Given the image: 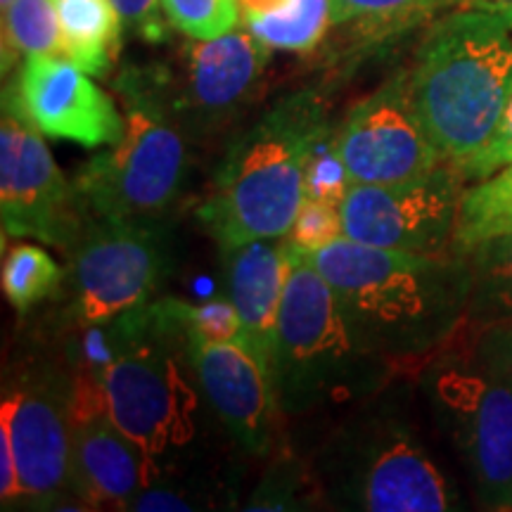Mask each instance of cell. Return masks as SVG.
Segmentation results:
<instances>
[{
    "mask_svg": "<svg viewBox=\"0 0 512 512\" xmlns=\"http://www.w3.org/2000/svg\"><path fill=\"white\" fill-rule=\"evenodd\" d=\"M3 105L15 110L43 136L81 147L112 145L124 131L114 100L93 76L60 55L27 57L17 81L5 86Z\"/></svg>",
    "mask_w": 512,
    "mask_h": 512,
    "instance_id": "cell-15",
    "label": "cell"
},
{
    "mask_svg": "<svg viewBox=\"0 0 512 512\" xmlns=\"http://www.w3.org/2000/svg\"><path fill=\"white\" fill-rule=\"evenodd\" d=\"M157 304L183 337L207 339V342H238L242 339V318L230 299H211L204 304L162 299Z\"/></svg>",
    "mask_w": 512,
    "mask_h": 512,
    "instance_id": "cell-26",
    "label": "cell"
},
{
    "mask_svg": "<svg viewBox=\"0 0 512 512\" xmlns=\"http://www.w3.org/2000/svg\"><path fill=\"white\" fill-rule=\"evenodd\" d=\"M316 494L323 496L316 475L309 477L302 465L287 460L266 472L245 510H309Z\"/></svg>",
    "mask_w": 512,
    "mask_h": 512,
    "instance_id": "cell-27",
    "label": "cell"
},
{
    "mask_svg": "<svg viewBox=\"0 0 512 512\" xmlns=\"http://www.w3.org/2000/svg\"><path fill=\"white\" fill-rule=\"evenodd\" d=\"M74 494L72 396L50 382L5 392L0 406V501L3 510L60 508Z\"/></svg>",
    "mask_w": 512,
    "mask_h": 512,
    "instance_id": "cell-11",
    "label": "cell"
},
{
    "mask_svg": "<svg viewBox=\"0 0 512 512\" xmlns=\"http://www.w3.org/2000/svg\"><path fill=\"white\" fill-rule=\"evenodd\" d=\"M34 55H62L60 0H12L3 8V74Z\"/></svg>",
    "mask_w": 512,
    "mask_h": 512,
    "instance_id": "cell-23",
    "label": "cell"
},
{
    "mask_svg": "<svg viewBox=\"0 0 512 512\" xmlns=\"http://www.w3.org/2000/svg\"><path fill=\"white\" fill-rule=\"evenodd\" d=\"M64 283V271L46 249L19 242L5 249L3 292L17 313H27L53 297Z\"/></svg>",
    "mask_w": 512,
    "mask_h": 512,
    "instance_id": "cell-24",
    "label": "cell"
},
{
    "mask_svg": "<svg viewBox=\"0 0 512 512\" xmlns=\"http://www.w3.org/2000/svg\"><path fill=\"white\" fill-rule=\"evenodd\" d=\"M242 27L271 50L309 53L330 29V0H240Z\"/></svg>",
    "mask_w": 512,
    "mask_h": 512,
    "instance_id": "cell-20",
    "label": "cell"
},
{
    "mask_svg": "<svg viewBox=\"0 0 512 512\" xmlns=\"http://www.w3.org/2000/svg\"><path fill=\"white\" fill-rule=\"evenodd\" d=\"M508 233H512V164L484 181L467 185L451 252L463 256L479 242Z\"/></svg>",
    "mask_w": 512,
    "mask_h": 512,
    "instance_id": "cell-22",
    "label": "cell"
},
{
    "mask_svg": "<svg viewBox=\"0 0 512 512\" xmlns=\"http://www.w3.org/2000/svg\"><path fill=\"white\" fill-rule=\"evenodd\" d=\"M351 328L394 368L425 366L467 323L470 271L458 254H415L339 238L302 252Z\"/></svg>",
    "mask_w": 512,
    "mask_h": 512,
    "instance_id": "cell-1",
    "label": "cell"
},
{
    "mask_svg": "<svg viewBox=\"0 0 512 512\" xmlns=\"http://www.w3.org/2000/svg\"><path fill=\"white\" fill-rule=\"evenodd\" d=\"M323 498L339 510L448 512L460 491L408 422L368 411L332 434L313 472Z\"/></svg>",
    "mask_w": 512,
    "mask_h": 512,
    "instance_id": "cell-5",
    "label": "cell"
},
{
    "mask_svg": "<svg viewBox=\"0 0 512 512\" xmlns=\"http://www.w3.org/2000/svg\"><path fill=\"white\" fill-rule=\"evenodd\" d=\"M467 181L451 162L430 174L384 185H349L339 204L344 238L415 254H453Z\"/></svg>",
    "mask_w": 512,
    "mask_h": 512,
    "instance_id": "cell-12",
    "label": "cell"
},
{
    "mask_svg": "<svg viewBox=\"0 0 512 512\" xmlns=\"http://www.w3.org/2000/svg\"><path fill=\"white\" fill-rule=\"evenodd\" d=\"M408 91L444 162L472 155L512 98V10L434 17L408 69Z\"/></svg>",
    "mask_w": 512,
    "mask_h": 512,
    "instance_id": "cell-3",
    "label": "cell"
},
{
    "mask_svg": "<svg viewBox=\"0 0 512 512\" xmlns=\"http://www.w3.org/2000/svg\"><path fill=\"white\" fill-rule=\"evenodd\" d=\"M335 136V133H332ZM332 136L323 140L316 152H313L309 169H306V197H316L332 204H342L349 190V176L339 159Z\"/></svg>",
    "mask_w": 512,
    "mask_h": 512,
    "instance_id": "cell-31",
    "label": "cell"
},
{
    "mask_svg": "<svg viewBox=\"0 0 512 512\" xmlns=\"http://www.w3.org/2000/svg\"><path fill=\"white\" fill-rule=\"evenodd\" d=\"M67 320L79 328L117 323L147 309L169 271L164 226L91 221L72 252Z\"/></svg>",
    "mask_w": 512,
    "mask_h": 512,
    "instance_id": "cell-10",
    "label": "cell"
},
{
    "mask_svg": "<svg viewBox=\"0 0 512 512\" xmlns=\"http://www.w3.org/2000/svg\"><path fill=\"white\" fill-rule=\"evenodd\" d=\"M117 323L133 335L110 356L98 382L110 418L159 470V460L195 439L200 396L159 339L166 323L155 304Z\"/></svg>",
    "mask_w": 512,
    "mask_h": 512,
    "instance_id": "cell-9",
    "label": "cell"
},
{
    "mask_svg": "<svg viewBox=\"0 0 512 512\" xmlns=\"http://www.w3.org/2000/svg\"><path fill=\"white\" fill-rule=\"evenodd\" d=\"M332 143L351 185L408 181L444 164L413 107L408 72L394 74L351 107Z\"/></svg>",
    "mask_w": 512,
    "mask_h": 512,
    "instance_id": "cell-14",
    "label": "cell"
},
{
    "mask_svg": "<svg viewBox=\"0 0 512 512\" xmlns=\"http://www.w3.org/2000/svg\"><path fill=\"white\" fill-rule=\"evenodd\" d=\"M72 472L79 501L121 510L159 477L143 448L110 418L100 382L76 384L72 392Z\"/></svg>",
    "mask_w": 512,
    "mask_h": 512,
    "instance_id": "cell-17",
    "label": "cell"
},
{
    "mask_svg": "<svg viewBox=\"0 0 512 512\" xmlns=\"http://www.w3.org/2000/svg\"><path fill=\"white\" fill-rule=\"evenodd\" d=\"M427 5L430 0H330V17L335 27L356 24L375 38H392L432 22Z\"/></svg>",
    "mask_w": 512,
    "mask_h": 512,
    "instance_id": "cell-25",
    "label": "cell"
},
{
    "mask_svg": "<svg viewBox=\"0 0 512 512\" xmlns=\"http://www.w3.org/2000/svg\"><path fill=\"white\" fill-rule=\"evenodd\" d=\"M512 164V98L489 133V138L477 147L463 162L453 164L467 183H479L484 178L498 174L505 166Z\"/></svg>",
    "mask_w": 512,
    "mask_h": 512,
    "instance_id": "cell-30",
    "label": "cell"
},
{
    "mask_svg": "<svg viewBox=\"0 0 512 512\" xmlns=\"http://www.w3.org/2000/svg\"><path fill=\"white\" fill-rule=\"evenodd\" d=\"M91 216L50 155L43 133L3 105L0 121V226L3 238H34L69 254Z\"/></svg>",
    "mask_w": 512,
    "mask_h": 512,
    "instance_id": "cell-13",
    "label": "cell"
},
{
    "mask_svg": "<svg viewBox=\"0 0 512 512\" xmlns=\"http://www.w3.org/2000/svg\"><path fill=\"white\" fill-rule=\"evenodd\" d=\"M430 19L451 10H512V0H430Z\"/></svg>",
    "mask_w": 512,
    "mask_h": 512,
    "instance_id": "cell-34",
    "label": "cell"
},
{
    "mask_svg": "<svg viewBox=\"0 0 512 512\" xmlns=\"http://www.w3.org/2000/svg\"><path fill=\"white\" fill-rule=\"evenodd\" d=\"M171 27L188 38H219L240 24V0H162Z\"/></svg>",
    "mask_w": 512,
    "mask_h": 512,
    "instance_id": "cell-28",
    "label": "cell"
},
{
    "mask_svg": "<svg viewBox=\"0 0 512 512\" xmlns=\"http://www.w3.org/2000/svg\"><path fill=\"white\" fill-rule=\"evenodd\" d=\"M470 271L465 330L512 323V233L479 242L463 254Z\"/></svg>",
    "mask_w": 512,
    "mask_h": 512,
    "instance_id": "cell-21",
    "label": "cell"
},
{
    "mask_svg": "<svg viewBox=\"0 0 512 512\" xmlns=\"http://www.w3.org/2000/svg\"><path fill=\"white\" fill-rule=\"evenodd\" d=\"M271 48L252 31L188 38L166 60L131 67L114 81L119 95H140L176 121L185 136L216 133L256 98Z\"/></svg>",
    "mask_w": 512,
    "mask_h": 512,
    "instance_id": "cell-7",
    "label": "cell"
},
{
    "mask_svg": "<svg viewBox=\"0 0 512 512\" xmlns=\"http://www.w3.org/2000/svg\"><path fill=\"white\" fill-rule=\"evenodd\" d=\"M62 55L91 76L112 72L124 24L112 0H60Z\"/></svg>",
    "mask_w": 512,
    "mask_h": 512,
    "instance_id": "cell-19",
    "label": "cell"
},
{
    "mask_svg": "<svg viewBox=\"0 0 512 512\" xmlns=\"http://www.w3.org/2000/svg\"><path fill=\"white\" fill-rule=\"evenodd\" d=\"M339 238H344L339 204L316 200V197H304L302 209H299L290 235H287L290 245L299 249V252L309 254L320 247L332 245Z\"/></svg>",
    "mask_w": 512,
    "mask_h": 512,
    "instance_id": "cell-29",
    "label": "cell"
},
{
    "mask_svg": "<svg viewBox=\"0 0 512 512\" xmlns=\"http://www.w3.org/2000/svg\"><path fill=\"white\" fill-rule=\"evenodd\" d=\"M420 389L434 422L486 510H512V380L475 349H441L422 366Z\"/></svg>",
    "mask_w": 512,
    "mask_h": 512,
    "instance_id": "cell-6",
    "label": "cell"
},
{
    "mask_svg": "<svg viewBox=\"0 0 512 512\" xmlns=\"http://www.w3.org/2000/svg\"><path fill=\"white\" fill-rule=\"evenodd\" d=\"M121 98V138L76 174V192L91 221L162 226L185 181V133L155 102L140 95Z\"/></svg>",
    "mask_w": 512,
    "mask_h": 512,
    "instance_id": "cell-8",
    "label": "cell"
},
{
    "mask_svg": "<svg viewBox=\"0 0 512 512\" xmlns=\"http://www.w3.org/2000/svg\"><path fill=\"white\" fill-rule=\"evenodd\" d=\"M477 354L512 380V323H498L475 335Z\"/></svg>",
    "mask_w": 512,
    "mask_h": 512,
    "instance_id": "cell-33",
    "label": "cell"
},
{
    "mask_svg": "<svg viewBox=\"0 0 512 512\" xmlns=\"http://www.w3.org/2000/svg\"><path fill=\"white\" fill-rule=\"evenodd\" d=\"M183 339L190 368L223 427L242 451L264 456L271 448L275 413H280L268 363L247 347L245 339Z\"/></svg>",
    "mask_w": 512,
    "mask_h": 512,
    "instance_id": "cell-16",
    "label": "cell"
},
{
    "mask_svg": "<svg viewBox=\"0 0 512 512\" xmlns=\"http://www.w3.org/2000/svg\"><path fill=\"white\" fill-rule=\"evenodd\" d=\"M392 370V363L351 328L328 280L290 245L271 354L278 411L309 415L363 403L389 382Z\"/></svg>",
    "mask_w": 512,
    "mask_h": 512,
    "instance_id": "cell-4",
    "label": "cell"
},
{
    "mask_svg": "<svg viewBox=\"0 0 512 512\" xmlns=\"http://www.w3.org/2000/svg\"><path fill=\"white\" fill-rule=\"evenodd\" d=\"M228 299L242 318V339L271 368V354L290 273L287 238L252 240L226 249Z\"/></svg>",
    "mask_w": 512,
    "mask_h": 512,
    "instance_id": "cell-18",
    "label": "cell"
},
{
    "mask_svg": "<svg viewBox=\"0 0 512 512\" xmlns=\"http://www.w3.org/2000/svg\"><path fill=\"white\" fill-rule=\"evenodd\" d=\"M112 3L128 34L152 46L169 41V31L174 27L166 17L162 0H112Z\"/></svg>",
    "mask_w": 512,
    "mask_h": 512,
    "instance_id": "cell-32",
    "label": "cell"
},
{
    "mask_svg": "<svg viewBox=\"0 0 512 512\" xmlns=\"http://www.w3.org/2000/svg\"><path fill=\"white\" fill-rule=\"evenodd\" d=\"M332 136L316 91L290 93L228 145L200 219L226 249L287 238L306 197L313 152Z\"/></svg>",
    "mask_w": 512,
    "mask_h": 512,
    "instance_id": "cell-2",
    "label": "cell"
},
{
    "mask_svg": "<svg viewBox=\"0 0 512 512\" xmlns=\"http://www.w3.org/2000/svg\"><path fill=\"white\" fill-rule=\"evenodd\" d=\"M10 3H12V0H0V5H3V8H8Z\"/></svg>",
    "mask_w": 512,
    "mask_h": 512,
    "instance_id": "cell-35",
    "label": "cell"
}]
</instances>
